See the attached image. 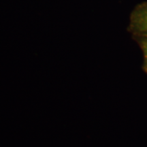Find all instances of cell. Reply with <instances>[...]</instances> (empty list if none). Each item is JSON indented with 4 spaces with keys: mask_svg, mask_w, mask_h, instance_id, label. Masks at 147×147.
Instances as JSON below:
<instances>
[{
    "mask_svg": "<svg viewBox=\"0 0 147 147\" xmlns=\"http://www.w3.org/2000/svg\"><path fill=\"white\" fill-rule=\"evenodd\" d=\"M144 55L143 69L147 74V37H135Z\"/></svg>",
    "mask_w": 147,
    "mask_h": 147,
    "instance_id": "7a4b0ae2",
    "label": "cell"
},
{
    "mask_svg": "<svg viewBox=\"0 0 147 147\" xmlns=\"http://www.w3.org/2000/svg\"><path fill=\"white\" fill-rule=\"evenodd\" d=\"M129 29L134 37H147V2L137 6L132 12Z\"/></svg>",
    "mask_w": 147,
    "mask_h": 147,
    "instance_id": "6da1fadb",
    "label": "cell"
}]
</instances>
